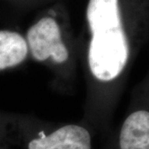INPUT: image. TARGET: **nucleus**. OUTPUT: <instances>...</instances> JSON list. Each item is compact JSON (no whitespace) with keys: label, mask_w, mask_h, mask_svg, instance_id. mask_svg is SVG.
Returning <instances> with one entry per match:
<instances>
[{"label":"nucleus","mask_w":149,"mask_h":149,"mask_svg":"<svg viewBox=\"0 0 149 149\" xmlns=\"http://www.w3.org/2000/svg\"><path fill=\"white\" fill-rule=\"evenodd\" d=\"M28 149H91V137L84 127L69 124L49 135L32 139Z\"/></svg>","instance_id":"nucleus-2"},{"label":"nucleus","mask_w":149,"mask_h":149,"mask_svg":"<svg viewBox=\"0 0 149 149\" xmlns=\"http://www.w3.org/2000/svg\"><path fill=\"white\" fill-rule=\"evenodd\" d=\"M27 41L32 57L37 61L52 58L54 62L62 64L69 58L60 27L52 17H43L32 25L27 31Z\"/></svg>","instance_id":"nucleus-1"},{"label":"nucleus","mask_w":149,"mask_h":149,"mask_svg":"<svg viewBox=\"0 0 149 149\" xmlns=\"http://www.w3.org/2000/svg\"><path fill=\"white\" fill-rule=\"evenodd\" d=\"M28 53L27 41L16 32L0 30V70L22 63Z\"/></svg>","instance_id":"nucleus-4"},{"label":"nucleus","mask_w":149,"mask_h":149,"mask_svg":"<svg viewBox=\"0 0 149 149\" xmlns=\"http://www.w3.org/2000/svg\"><path fill=\"white\" fill-rule=\"evenodd\" d=\"M120 149H149V113H132L123 123L119 133Z\"/></svg>","instance_id":"nucleus-3"}]
</instances>
